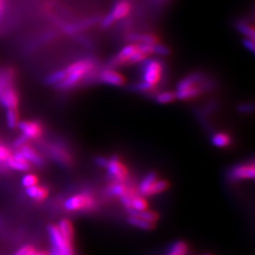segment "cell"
<instances>
[{
    "label": "cell",
    "mask_w": 255,
    "mask_h": 255,
    "mask_svg": "<svg viewBox=\"0 0 255 255\" xmlns=\"http://www.w3.org/2000/svg\"><path fill=\"white\" fill-rule=\"evenodd\" d=\"M97 70V62L91 58H83L64 68V79L56 87L61 90H69L82 82L89 80Z\"/></svg>",
    "instance_id": "6da1fadb"
},
{
    "label": "cell",
    "mask_w": 255,
    "mask_h": 255,
    "mask_svg": "<svg viewBox=\"0 0 255 255\" xmlns=\"http://www.w3.org/2000/svg\"><path fill=\"white\" fill-rule=\"evenodd\" d=\"M213 82L204 74L195 72L183 78L177 85L176 99L188 101L199 97L204 91L211 89Z\"/></svg>",
    "instance_id": "7a4b0ae2"
},
{
    "label": "cell",
    "mask_w": 255,
    "mask_h": 255,
    "mask_svg": "<svg viewBox=\"0 0 255 255\" xmlns=\"http://www.w3.org/2000/svg\"><path fill=\"white\" fill-rule=\"evenodd\" d=\"M141 64V81L135 85V89L140 92L153 91L163 79L164 63L159 59H146Z\"/></svg>",
    "instance_id": "3957f363"
},
{
    "label": "cell",
    "mask_w": 255,
    "mask_h": 255,
    "mask_svg": "<svg viewBox=\"0 0 255 255\" xmlns=\"http://www.w3.org/2000/svg\"><path fill=\"white\" fill-rule=\"evenodd\" d=\"M47 236L50 243L48 255H75L73 242L63 237L57 225H48Z\"/></svg>",
    "instance_id": "277c9868"
},
{
    "label": "cell",
    "mask_w": 255,
    "mask_h": 255,
    "mask_svg": "<svg viewBox=\"0 0 255 255\" xmlns=\"http://www.w3.org/2000/svg\"><path fill=\"white\" fill-rule=\"evenodd\" d=\"M98 201L90 192L84 191L75 194L66 199L64 208L67 212H90L97 208Z\"/></svg>",
    "instance_id": "5b68a950"
},
{
    "label": "cell",
    "mask_w": 255,
    "mask_h": 255,
    "mask_svg": "<svg viewBox=\"0 0 255 255\" xmlns=\"http://www.w3.org/2000/svg\"><path fill=\"white\" fill-rule=\"evenodd\" d=\"M168 187L167 181L160 179L157 174L149 173L141 181L137 191L143 197H152L166 191Z\"/></svg>",
    "instance_id": "8992f818"
},
{
    "label": "cell",
    "mask_w": 255,
    "mask_h": 255,
    "mask_svg": "<svg viewBox=\"0 0 255 255\" xmlns=\"http://www.w3.org/2000/svg\"><path fill=\"white\" fill-rule=\"evenodd\" d=\"M132 8L129 0H118L110 10L109 13L101 21V27L109 28L116 21L125 18L128 15Z\"/></svg>",
    "instance_id": "52a82bcc"
},
{
    "label": "cell",
    "mask_w": 255,
    "mask_h": 255,
    "mask_svg": "<svg viewBox=\"0 0 255 255\" xmlns=\"http://www.w3.org/2000/svg\"><path fill=\"white\" fill-rule=\"evenodd\" d=\"M105 168L107 169L110 176L113 178L114 182H127L128 170L127 166L123 164V162L118 156H112L110 159H107Z\"/></svg>",
    "instance_id": "ba28073f"
},
{
    "label": "cell",
    "mask_w": 255,
    "mask_h": 255,
    "mask_svg": "<svg viewBox=\"0 0 255 255\" xmlns=\"http://www.w3.org/2000/svg\"><path fill=\"white\" fill-rule=\"evenodd\" d=\"M136 50L137 44H129L128 46H124L118 54L114 56L108 62V67L115 69L120 66L129 64L130 59Z\"/></svg>",
    "instance_id": "9c48e42d"
},
{
    "label": "cell",
    "mask_w": 255,
    "mask_h": 255,
    "mask_svg": "<svg viewBox=\"0 0 255 255\" xmlns=\"http://www.w3.org/2000/svg\"><path fill=\"white\" fill-rule=\"evenodd\" d=\"M17 128L27 140H36L43 134V128L36 121H19Z\"/></svg>",
    "instance_id": "30bf717a"
},
{
    "label": "cell",
    "mask_w": 255,
    "mask_h": 255,
    "mask_svg": "<svg viewBox=\"0 0 255 255\" xmlns=\"http://www.w3.org/2000/svg\"><path fill=\"white\" fill-rule=\"evenodd\" d=\"M255 164H238L233 167L229 172V177L232 181H244V180H253L255 178Z\"/></svg>",
    "instance_id": "8fae6325"
},
{
    "label": "cell",
    "mask_w": 255,
    "mask_h": 255,
    "mask_svg": "<svg viewBox=\"0 0 255 255\" xmlns=\"http://www.w3.org/2000/svg\"><path fill=\"white\" fill-rule=\"evenodd\" d=\"M98 79L100 82L104 84H108L111 86H117V87L123 86L126 83V79L122 74L109 67L99 72Z\"/></svg>",
    "instance_id": "7c38bea8"
},
{
    "label": "cell",
    "mask_w": 255,
    "mask_h": 255,
    "mask_svg": "<svg viewBox=\"0 0 255 255\" xmlns=\"http://www.w3.org/2000/svg\"><path fill=\"white\" fill-rule=\"evenodd\" d=\"M0 104L7 110L17 109L19 104L18 93L9 85L0 94Z\"/></svg>",
    "instance_id": "4fadbf2b"
},
{
    "label": "cell",
    "mask_w": 255,
    "mask_h": 255,
    "mask_svg": "<svg viewBox=\"0 0 255 255\" xmlns=\"http://www.w3.org/2000/svg\"><path fill=\"white\" fill-rule=\"evenodd\" d=\"M5 164L10 169L21 171V172L27 171L30 168V164L27 163L19 149H17L15 152H13V154L11 153L10 157L6 161Z\"/></svg>",
    "instance_id": "5bb4252c"
},
{
    "label": "cell",
    "mask_w": 255,
    "mask_h": 255,
    "mask_svg": "<svg viewBox=\"0 0 255 255\" xmlns=\"http://www.w3.org/2000/svg\"><path fill=\"white\" fill-rule=\"evenodd\" d=\"M50 154L59 164L63 165H70L72 164V156L63 146H50Z\"/></svg>",
    "instance_id": "9a60e30c"
},
{
    "label": "cell",
    "mask_w": 255,
    "mask_h": 255,
    "mask_svg": "<svg viewBox=\"0 0 255 255\" xmlns=\"http://www.w3.org/2000/svg\"><path fill=\"white\" fill-rule=\"evenodd\" d=\"M19 150L21 151V153L24 156V158L26 159L27 163L29 164H33L36 166H41L44 164V160L41 157V155L37 152L34 148H32L31 146L28 145H24L19 148Z\"/></svg>",
    "instance_id": "2e32d148"
},
{
    "label": "cell",
    "mask_w": 255,
    "mask_h": 255,
    "mask_svg": "<svg viewBox=\"0 0 255 255\" xmlns=\"http://www.w3.org/2000/svg\"><path fill=\"white\" fill-rule=\"evenodd\" d=\"M26 194L29 199L41 202L46 200L48 197V190L46 187L36 184L26 188Z\"/></svg>",
    "instance_id": "e0dca14e"
},
{
    "label": "cell",
    "mask_w": 255,
    "mask_h": 255,
    "mask_svg": "<svg viewBox=\"0 0 255 255\" xmlns=\"http://www.w3.org/2000/svg\"><path fill=\"white\" fill-rule=\"evenodd\" d=\"M127 41L132 44H156L159 43L158 37L154 34H141V33H131L128 35Z\"/></svg>",
    "instance_id": "ac0fdd59"
},
{
    "label": "cell",
    "mask_w": 255,
    "mask_h": 255,
    "mask_svg": "<svg viewBox=\"0 0 255 255\" xmlns=\"http://www.w3.org/2000/svg\"><path fill=\"white\" fill-rule=\"evenodd\" d=\"M14 76H15L14 69L11 67H6V68L0 69V94L5 88L11 85Z\"/></svg>",
    "instance_id": "d6986e66"
},
{
    "label": "cell",
    "mask_w": 255,
    "mask_h": 255,
    "mask_svg": "<svg viewBox=\"0 0 255 255\" xmlns=\"http://www.w3.org/2000/svg\"><path fill=\"white\" fill-rule=\"evenodd\" d=\"M128 222L130 225H132L136 228L144 230V231H150V230L154 229L155 226H156V224H154V223H151V222L146 221L145 219H141L136 215H128Z\"/></svg>",
    "instance_id": "ffe728a7"
},
{
    "label": "cell",
    "mask_w": 255,
    "mask_h": 255,
    "mask_svg": "<svg viewBox=\"0 0 255 255\" xmlns=\"http://www.w3.org/2000/svg\"><path fill=\"white\" fill-rule=\"evenodd\" d=\"M57 227L59 229V231L61 232V234L63 235L64 238H66L67 240L73 242L74 241V227L72 222L68 219H62Z\"/></svg>",
    "instance_id": "44dd1931"
},
{
    "label": "cell",
    "mask_w": 255,
    "mask_h": 255,
    "mask_svg": "<svg viewBox=\"0 0 255 255\" xmlns=\"http://www.w3.org/2000/svg\"><path fill=\"white\" fill-rule=\"evenodd\" d=\"M237 30L243 34L245 38L255 40V27L246 20H240L236 25Z\"/></svg>",
    "instance_id": "7402d4cb"
},
{
    "label": "cell",
    "mask_w": 255,
    "mask_h": 255,
    "mask_svg": "<svg viewBox=\"0 0 255 255\" xmlns=\"http://www.w3.org/2000/svg\"><path fill=\"white\" fill-rule=\"evenodd\" d=\"M211 141L214 146L218 147H226L231 145L232 138L225 132H218L213 135Z\"/></svg>",
    "instance_id": "603a6c76"
},
{
    "label": "cell",
    "mask_w": 255,
    "mask_h": 255,
    "mask_svg": "<svg viewBox=\"0 0 255 255\" xmlns=\"http://www.w3.org/2000/svg\"><path fill=\"white\" fill-rule=\"evenodd\" d=\"M188 253V246L183 241H177L170 247L166 255H186Z\"/></svg>",
    "instance_id": "cb8c5ba5"
},
{
    "label": "cell",
    "mask_w": 255,
    "mask_h": 255,
    "mask_svg": "<svg viewBox=\"0 0 255 255\" xmlns=\"http://www.w3.org/2000/svg\"><path fill=\"white\" fill-rule=\"evenodd\" d=\"M128 215H136L139 218L145 219L146 221L154 223V224H156V222L159 220V214L157 212H155V211H151V210L146 209L145 211H142V212L130 213Z\"/></svg>",
    "instance_id": "d4e9b609"
},
{
    "label": "cell",
    "mask_w": 255,
    "mask_h": 255,
    "mask_svg": "<svg viewBox=\"0 0 255 255\" xmlns=\"http://www.w3.org/2000/svg\"><path fill=\"white\" fill-rule=\"evenodd\" d=\"M6 123L9 128H17L19 123L18 112L16 109L7 110L6 112Z\"/></svg>",
    "instance_id": "484cf974"
},
{
    "label": "cell",
    "mask_w": 255,
    "mask_h": 255,
    "mask_svg": "<svg viewBox=\"0 0 255 255\" xmlns=\"http://www.w3.org/2000/svg\"><path fill=\"white\" fill-rule=\"evenodd\" d=\"M64 71L63 70H58L55 71L53 73L49 74L46 78V82L49 85H55L57 86L59 83L64 81Z\"/></svg>",
    "instance_id": "4316f807"
},
{
    "label": "cell",
    "mask_w": 255,
    "mask_h": 255,
    "mask_svg": "<svg viewBox=\"0 0 255 255\" xmlns=\"http://www.w3.org/2000/svg\"><path fill=\"white\" fill-rule=\"evenodd\" d=\"M176 99V95L173 92H162L156 96V101L160 104H168L173 102Z\"/></svg>",
    "instance_id": "83f0119b"
},
{
    "label": "cell",
    "mask_w": 255,
    "mask_h": 255,
    "mask_svg": "<svg viewBox=\"0 0 255 255\" xmlns=\"http://www.w3.org/2000/svg\"><path fill=\"white\" fill-rule=\"evenodd\" d=\"M21 183L25 188H27V187H30V186L38 184V178H37L36 175H34V174H26L22 177Z\"/></svg>",
    "instance_id": "f1b7e54d"
},
{
    "label": "cell",
    "mask_w": 255,
    "mask_h": 255,
    "mask_svg": "<svg viewBox=\"0 0 255 255\" xmlns=\"http://www.w3.org/2000/svg\"><path fill=\"white\" fill-rule=\"evenodd\" d=\"M37 251L34 247L31 245H25L21 247L19 250H17L12 255H35Z\"/></svg>",
    "instance_id": "f546056e"
},
{
    "label": "cell",
    "mask_w": 255,
    "mask_h": 255,
    "mask_svg": "<svg viewBox=\"0 0 255 255\" xmlns=\"http://www.w3.org/2000/svg\"><path fill=\"white\" fill-rule=\"evenodd\" d=\"M170 53L169 48L166 46H164L160 43H156L153 45V54L160 55V56H167Z\"/></svg>",
    "instance_id": "4dcf8cb0"
},
{
    "label": "cell",
    "mask_w": 255,
    "mask_h": 255,
    "mask_svg": "<svg viewBox=\"0 0 255 255\" xmlns=\"http://www.w3.org/2000/svg\"><path fill=\"white\" fill-rule=\"evenodd\" d=\"M11 155V151L7 146L0 145V164H5Z\"/></svg>",
    "instance_id": "1f68e13d"
},
{
    "label": "cell",
    "mask_w": 255,
    "mask_h": 255,
    "mask_svg": "<svg viewBox=\"0 0 255 255\" xmlns=\"http://www.w3.org/2000/svg\"><path fill=\"white\" fill-rule=\"evenodd\" d=\"M243 46L245 48H247L249 51H251L252 53H255V40H252V39H249V38H245L243 40Z\"/></svg>",
    "instance_id": "d6a6232c"
},
{
    "label": "cell",
    "mask_w": 255,
    "mask_h": 255,
    "mask_svg": "<svg viewBox=\"0 0 255 255\" xmlns=\"http://www.w3.org/2000/svg\"><path fill=\"white\" fill-rule=\"evenodd\" d=\"M27 140L25 137L20 135V136H19L18 138H16L15 141L13 142V146H14L16 149H19L21 146H23L24 145L27 144Z\"/></svg>",
    "instance_id": "836d02e7"
},
{
    "label": "cell",
    "mask_w": 255,
    "mask_h": 255,
    "mask_svg": "<svg viewBox=\"0 0 255 255\" xmlns=\"http://www.w3.org/2000/svg\"><path fill=\"white\" fill-rule=\"evenodd\" d=\"M253 110H254L253 105H251V104H248V103L240 104V105L238 106V111H239L240 113H244V114L250 113V112H252Z\"/></svg>",
    "instance_id": "e575fe53"
},
{
    "label": "cell",
    "mask_w": 255,
    "mask_h": 255,
    "mask_svg": "<svg viewBox=\"0 0 255 255\" xmlns=\"http://www.w3.org/2000/svg\"><path fill=\"white\" fill-rule=\"evenodd\" d=\"M96 163L101 167H105L106 163H107V159L104 158V157H97L96 158Z\"/></svg>",
    "instance_id": "d590c367"
},
{
    "label": "cell",
    "mask_w": 255,
    "mask_h": 255,
    "mask_svg": "<svg viewBox=\"0 0 255 255\" xmlns=\"http://www.w3.org/2000/svg\"><path fill=\"white\" fill-rule=\"evenodd\" d=\"M4 9H5V2L4 0H0V19L3 16Z\"/></svg>",
    "instance_id": "8d00e7d4"
},
{
    "label": "cell",
    "mask_w": 255,
    "mask_h": 255,
    "mask_svg": "<svg viewBox=\"0 0 255 255\" xmlns=\"http://www.w3.org/2000/svg\"><path fill=\"white\" fill-rule=\"evenodd\" d=\"M153 1L156 2V3H158V4H164V3L169 1V0H153Z\"/></svg>",
    "instance_id": "74e56055"
},
{
    "label": "cell",
    "mask_w": 255,
    "mask_h": 255,
    "mask_svg": "<svg viewBox=\"0 0 255 255\" xmlns=\"http://www.w3.org/2000/svg\"><path fill=\"white\" fill-rule=\"evenodd\" d=\"M35 255H48V253H46V252H37Z\"/></svg>",
    "instance_id": "f35d334b"
},
{
    "label": "cell",
    "mask_w": 255,
    "mask_h": 255,
    "mask_svg": "<svg viewBox=\"0 0 255 255\" xmlns=\"http://www.w3.org/2000/svg\"><path fill=\"white\" fill-rule=\"evenodd\" d=\"M212 255L211 254H205V255Z\"/></svg>",
    "instance_id": "ab89813d"
}]
</instances>
